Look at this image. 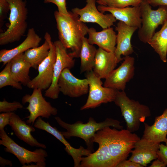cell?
I'll return each mask as SVG.
<instances>
[{
    "label": "cell",
    "instance_id": "1",
    "mask_svg": "<svg viewBox=\"0 0 167 167\" xmlns=\"http://www.w3.org/2000/svg\"><path fill=\"white\" fill-rule=\"evenodd\" d=\"M140 139L135 133L123 129L118 130L107 126L97 131L93 141L97 150L82 157L81 167H117L126 160Z\"/></svg>",
    "mask_w": 167,
    "mask_h": 167
},
{
    "label": "cell",
    "instance_id": "2",
    "mask_svg": "<svg viewBox=\"0 0 167 167\" xmlns=\"http://www.w3.org/2000/svg\"><path fill=\"white\" fill-rule=\"evenodd\" d=\"M65 15L58 11L54 12L59 40L74 58L79 57L83 40L88 34L89 28L79 20L77 15L69 11Z\"/></svg>",
    "mask_w": 167,
    "mask_h": 167
},
{
    "label": "cell",
    "instance_id": "3",
    "mask_svg": "<svg viewBox=\"0 0 167 167\" xmlns=\"http://www.w3.org/2000/svg\"><path fill=\"white\" fill-rule=\"evenodd\" d=\"M55 119L60 126L66 130V131H60L65 138L77 137L82 139L85 141L87 148L92 152L94 151L93 138L97 131L107 126L119 130L123 128L119 121L112 118H107L102 122H97L91 117L87 123L78 121L73 124L67 123L58 117H55Z\"/></svg>",
    "mask_w": 167,
    "mask_h": 167
},
{
    "label": "cell",
    "instance_id": "4",
    "mask_svg": "<svg viewBox=\"0 0 167 167\" xmlns=\"http://www.w3.org/2000/svg\"><path fill=\"white\" fill-rule=\"evenodd\" d=\"M113 102L120 108L126 122V129L131 132L138 131L140 123L151 115L148 106L130 99L124 91L117 90Z\"/></svg>",
    "mask_w": 167,
    "mask_h": 167
},
{
    "label": "cell",
    "instance_id": "5",
    "mask_svg": "<svg viewBox=\"0 0 167 167\" xmlns=\"http://www.w3.org/2000/svg\"><path fill=\"white\" fill-rule=\"evenodd\" d=\"M10 5V22L8 28L0 34V45H2L19 41L27 27L28 10L26 1L6 0Z\"/></svg>",
    "mask_w": 167,
    "mask_h": 167
},
{
    "label": "cell",
    "instance_id": "6",
    "mask_svg": "<svg viewBox=\"0 0 167 167\" xmlns=\"http://www.w3.org/2000/svg\"><path fill=\"white\" fill-rule=\"evenodd\" d=\"M139 6L142 24L138 29V36L141 41L147 43L159 26L163 25L167 21V6H160L154 10L145 0H142Z\"/></svg>",
    "mask_w": 167,
    "mask_h": 167
},
{
    "label": "cell",
    "instance_id": "7",
    "mask_svg": "<svg viewBox=\"0 0 167 167\" xmlns=\"http://www.w3.org/2000/svg\"><path fill=\"white\" fill-rule=\"evenodd\" d=\"M89 84V94L85 103L81 110L94 109L102 104L113 102L117 90L103 87L101 79L93 70L87 72L85 75Z\"/></svg>",
    "mask_w": 167,
    "mask_h": 167
},
{
    "label": "cell",
    "instance_id": "8",
    "mask_svg": "<svg viewBox=\"0 0 167 167\" xmlns=\"http://www.w3.org/2000/svg\"><path fill=\"white\" fill-rule=\"evenodd\" d=\"M23 104L29 103L26 108L29 113V115L26 118V121L28 124L34 125L36 120L39 117L49 118L51 115L57 114V109L52 106L43 97L42 90L40 89H33L31 95L26 94L22 98Z\"/></svg>",
    "mask_w": 167,
    "mask_h": 167
},
{
    "label": "cell",
    "instance_id": "9",
    "mask_svg": "<svg viewBox=\"0 0 167 167\" xmlns=\"http://www.w3.org/2000/svg\"><path fill=\"white\" fill-rule=\"evenodd\" d=\"M44 38L49 42L50 49L47 57L39 65L38 75L28 83L27 86L31 89L46 90L51 85L53 79L54 67L56 58L55 45L50 35L46 32Z\"/></svg>",
    "mask_w": 167,
    "mask_h": 167
},
{
    "label": "cell",
    "instance_id": "10",
    "mask_svg": "<svg viewBox=\"0 0 167 167\" xmlns=\"http://www.w3.org/2000/svg\"><path fill=\"white\" fill-rule=\"evenodd\" d=\"M0 144L5 147V152L15 156L23 165L32 162H45L48 155L43 148L31 151L19 146L8 135L4 129L0 130Z\"/></svg>",
    "mask_w": 167,
    "mask_h": 167
},
{
    "label": "cell",
    "instance_id": "11",
    "mask_svg": "<svg viewBox=\"0 0 167 167\" xmlns=\"http://www.w3.org/2000/svg\"><path fill=\"white\" fill-rule=\"evenodd\" d=\"M55 46L56 58L54 65L52 82L50 87L45 91V96L47 97L55 99H57L60 92L58 81L60 74L63 70L66 68H73L75 65V60L67 52L66 48L60 40L54 43Z\"/></svg>",
    "mask_w": 167,
    "mask_h": 167
},
{
    "label": "cell",
    "instance_id": "12",
    "mask_svg": "<svg viewBox=\"0 0 167 167\" xmlns=\"http://www.w3.org/2000/svg\"><path fill=\"white\" fill-rule=\"evenodd\" d=\"M96 0H86L84 7L72 9L71 11L78 15L79 20L84 23L97 24L103 29L113 25L117 20L111 14H105L98 10L96 6Z\"/></svg>",
    "mask_w": 167,
    "mask_h": 167
},
{
    "label": "cell",
    "instance_id": "13",
    "mask_svg": "<svg viewBox=\"0 0 167 167\" xmlns=\"http://www.w3.org/2000/svg\"><path fill=\"white\" fill-rule=\"evenodd\" d=\"M123 58L124 61L121 65L105 79L104 86L124 91L126 83L133 79L135 74V58L130 56Z\"/></svg>",
    "mask_w": 167,
    "mask_h": 167
},
{
    "label": "cell",
    "instance_id": "14",
    "mask_svg": "<svg viewBox=\"0 0 167 167\" xmlns=\"http://www.w3.org/2000/svg\"><path fill=\"white\" fill-rule=\"evenodd\" d=\"M59 91L66 96L76 98L86 94L89 91L87 79H80L74 76L68 68L61 73L58 81Z\"/></svg>",
    "mask_w": 167,
    "mask_h": 167
},
{
    "label": "cell",
    "instance_id": "15",
    "mask_svg": "<svg viewBox=\"0 0 167 167\" xmlns=\"http://www.w3.org/2000/svg\"><path fill=\"white\" fill-rule=\"evenodd\" d=\"M36 128L44 130L51 134L62 143L65 146V149L73 158L74 167H79L83 156H87L92 152L82 146L78 148L73 147L66 138L56 127L52 126L48 122H46L41 117H39L33 125Z\"/></svg>",
    "mask_w": 167,
    "mask_h": 167
},
{
    "label": "cell",
    "instance_id": "16",
    "mask_svg": "<svg viewBox=\"0 0 167 167\" xmlns=\"http://www.w3.org/2000/svg\"><path fill=\"white\" fill-rule=\"evenodd\" d=\"M160 143L150 141L142 138L135 143L129 160L143 167L157 159V152Z\"/></svg>",
    "mask_w": 167,
    "mask_h": 167
},
{
    "label": "cell",
    "instance_id": "17",
    "mask_svg": "<svg viewBox=\"0 0 167 167\" xmlns=\"http://www.w3.org/2000/svg\"><path fill=\"white\" fill-rule=\"evenodd\" d=\"M138 28L137 27L129 26L124 22L119 21L115 27L117 32V44L114 54L118 63L122 61V55L129 56L134 52L131 44V37Z\"/></svg>",
    "mask_w": 167,
    "mask_h": 167
},
{
    "label": "cell",
    "instance_id": "18",
    "mask_svg": "<svg viewBox=\"0 0 167 167\" xmlns=\"http://www.w3.org/2000/svg\"><path fill=\"white\" fill-rule=\"evenodd\" d=\"M97 8L100 11L105 13L109 12L116 20L122 22L126 24L139 28L142 24L140 10L139 6L116 8L103 5H99Z\"/></svg>",
    "mask_w": 167,
    "mask_h": 167
},
{
    "label": "cell",
    "instance_id": "19",
    "mask_svg": "<svg viewBox=\"0 0 167 167\" xmlns=\"http://www.w3.org/2000/svg\"><path fill=\"white\" fill-rule=\"evenodd\" d=\"M9 125L15 135L20 140L32 147L46 148L45 145L39 143L32 135L31 133L36 130L32 125L27 124L14 112L11 117Z\"/></svg>",
    "mask_w": 167,
    "mask_h": 167
},
{
    "label": "cell",
    "instance_id": "20",
    "mask_svg": "<svg viewBox=\"0 0 167 167\" xmlns=\"http://www.w3.org/2000/svg\"><path fill=\"white\" fill-rule=\"evenodd\" d=\"M118 63L114 53L99 48L97 49L93 71L101 79H105L115 69Z\"/></svg>",
    "mask_w": 167,
    "mask_h": 167
},
{
    "label": "cell",
    "instance_id": "21",
    "mask_svg": "<svg viewBox=\"0 0 167 167\" xmlns=\"http://www.w3.org/2000/svg\"><path fill=\"white\" fill-rule=\"evenodd\" d=\"M88 38L89 43L96 45L107 51L114 53L117 44V34L113 28L110 27L100 32L93 28L88 29Z\"/></svg>",
    "mask_w": 167,
    "mask_h": 167
},
{
    "label": "cell",
    "instance_id": "22",
    "mask_svg": "<svg viewBox=\"0 0 167 167\" xmlns=\"http://www.w3.org/2000/svg\"><path fill=\"white\" fill-rule=\"evenodd\" d=\"M41 41L33 28H29L27 37L20 45L10 49H3L0 51V62L6 64L17 55L24 53L27 50L39 46Z\"/></svg>",
    "mask_w": 167,
    "mask_h": 167
},
{
    "label": "cell",
    "instance_id": "23",
    "mask_svg": "<svg viewBox=\"0 0 167 167\" xmlns=\"http://www.w3.org/2000/svg\"><path fill=\"white\" fill-rule=\"evenodd\" d=\"M144 129L142 138L150 141L160 143L167 141V108L163 113L155 117L153 125L144 122Z\"/></svg>",
    "mask_w": 167,
    "mask_h": 167
},
{
    "label": "cell",
    "instance_id": "24",
    "mask_svg": "<svg viewBox=\"0 0 167 167\" xmlns=\"http://www.w3.org/2000/svg\"><path fill=\"white\" fill-rule=\"evenodd\" d=\"M11 74L16 81L27 86L31 79L29 76L30 64L26 61L24 57V53L19 54L10 61Z\"/></svg>",
    "mask_w": 167,
    "mask_h": 167
},
{
    "label": "cell",
    "instance_id": "25",
    "mask_svg": "<svg viewBox=\"0 0 167 167\" xmlns=\"http://www.w3.org/2000/svg\"><path fill=\"white\" fill-rule=\"evenodd\" d=\"M164 62L167 61V21L148 42Z\"/></svg>",
    "mask_w": 167,
    "mask_h": 167
},
{
    "label": "cell",
    "instance_id": "26",
    "mask_svg": "<svg viewBox=\"0 0 167 167\" xmlns=\"http://www.w3.org/2000/svg\"><path fill=\"white\" fill-rule=\"evenodd\" d=\"M97 49L90 44L88 38L84 37L82 41L80 53V73L93 70Z\"/></svg>",
    "mask_w": 167,
    "mask_h": 167
},
{
    "label": "cell",
    "instance_id": "27",
    "mask_svg": "<svg viewBox=\"0 0 167 167\" xmlns=\"http://www.w3.org/2000/svg\"><path fill=\"white\" fill-rule=\"evenodd\" d=\"M50 49L49 42L45 39L41 46L30 49L24 53V59L30 64L32 67L38 69L39 65L48 55Z\"/></svg>",
    "mask_w": 167,
    "mask_h": 167
},
{
    "label": "cell",
    "instance_id": "28",
    "mask_svg": "<svg viewBox=\"0 0 167 167\" xmlns=\"http://www.w3.org/2000/svg\"><path fill=\"white\" fill-rule=\"evenodd\" d=\"M6 65L0 73V88L10 86L18 89H22L21 84L15 81L11 74L10 62Z\"/></svg>",
    "mask_w": 167,
    "mask_h": 167
},
{
    "label": "cell",
    "instance_id": "29",
    "mask_svg": "<svg viewBox=\"0 0 167 167\" xmlns=\"http://www.w3.org/2000/svg\"><path fill=\"white\" fill-rule=\"evenodd\" d=\"M142 0H96L99 5L110 7L122 8L139 6Z\"/></svg>",
    "mask_w": 167,
    "mask_h": 167
},
{
    "label": "cell",
    "instance_id": "30",
    "mask_svg": "<svg viewBox=\"0 0 167 167\" xmlns=\"http://www.w3.org/2000/svg\"><path fill=\"white\" fill-rule=\"evenodd\" d=\"M23 107V105L18 101L8 102L4 99L0 101V113L13 112L18 109H22Z\"/></svg>",
    "mask_w": 167,
    "mask_h": 167
},
{
    "label": "cell",
    "instance_id": "31",
    "mask_svg": "<svg viewBox=\"0 0 167 167\" xmlns=\"http://www.w3.org/2000/svg\"><path fill=\"white\" fill-rule=\"evenodd\" d=\"M45 3H51L55 4L57 7L58 11L62 14L68 15L69 11L67 10L66 0H44Z\"/></svg>",
    "mask_w": 167,
    "mask_h": 167
},
{
    "label": "cell",
    "instance_id": "32",
    "mask_svg": "<svg viewBox=\"0 0 167 167\" xmlns=\"http://www.w3.org/2000/svg\"><path fill=\"white\" fill-rule=\"evenodd\" d=\"M10 11V5L6 0H0V26H2L3 21L7 14Z\"/></svg>",
    "mask_w": 167,
    "mask_h": 167
},
{
    "label": "cell",
    "instance_id": "33",
    "mask_svg": "<svg viewBox=\"0 0 167 167\" xmlns=\"http://www.w3.org/2000/svg\"><path fill=\"white\" fill-rule=\"evenodd\" d=\"M157 159L162 161L167 165V146L160 144L157 152Z\"/></svg>",
    "mask_w": 167,
    "mask_h": 167
},
{
    "label": "cell",
    "instance_id": "34",
    "mask_svg": "<svg viewBox=\"0 0 167 167\" xmlns=\"http://www.w3.org/2000/svg\"><path fill=\"white\" fill-rule=\"evenodd\" d=\"M12 112L2 113L0 114V130L9 124Z\"/></svg>",
    "mask_w": 167,
    "mask_h": 167
},
{
    "label": "cell",
    "instance_id": "35",
    "mask_svg": "<svg viewBox=\"0 0 167 167\" xmlns=\"http://www.w3.org/2000/svg\"><path fill=\"white\" fill-rule=\"evenodd\" d=\"M117 167H143L141 165L130 161L124 160L120 162Z\"/></svg>",
    "mask_w": 167,
    "mask_h": 167
},
{
    "label": "cell",
    "instance_id": "36",
    "mask_svg": "<svg viewBox=\"0 0 167 167\" xmlns=\"http://www.w3.org/2000/svg\"><path fill=\"white\" fill-rule=\"evenodd\" d=\"M151 6L154 7L160 6H167V0H145Z\"/></svg>",
    "mask_w": 167,
    "mask_h": 167
},
{
    "label": "cell",
    "instance_id": "37",
    "mask_svg": "<svg viewBox=\"0 0 167 167\" xmlns=\"http://www.w3.org/2000/svg\"><path fill=\"white\" fill-rule=\"evenodd\" d=\"M166 165L162 161L157 159L154 161L149 167H165Z\"/></svg>",
    "mask_w": 167,
    "mask_h": 167
},
{
    "label": "cell",
    "instance_id": "38",
    "mask_svg": "<svg viewBox=\"0 0 167 167\" xmlns=\"http://www.w3.org/2000/svg\"><path fill=\"white\" fill-rule=\"evenodd\" d=\"M0 165L2 167H4L6 165H9L11 167L12 166V163L11 161L5 159L0 156Z\"/></svg>",
    "mask_w": 167,
    "mask_h": 167
},
{
    "label": "cell",
    "instance_id": "39",
    "mask_svg": "<svg viewBox=\"0 0 167 167\" xmlns=\"http://www.w3.org/2000/svg\"><path fill=\"white\" fill-rule=\"evenodd\" d=\"M46 166V163L45 162H39L36 163V164H31V165H23L22 167H45Z\"/></svg>",
    "mask_w": 167,
    "mask_h": 167
},
{
    "label": "cell",
    "instance_id": "40",
    "mask_svg": "<svg viewBox=\"0 0 167 167\" xmlns=\"http://www.w3.org/2000/svg\"><path fill=\"white\" fill-rule=\"evenodd\" d=\"M165 143H166V145L167 146V141Z\"/></svg>",
    "mask_w": 167,
    "mask_h": 167
}]
</instances>
